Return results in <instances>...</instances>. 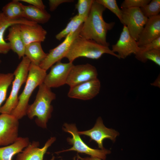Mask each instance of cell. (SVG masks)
Returning <instances> with one entry per match:
<instances>
[{"instance_id":"30bf717a","label":"cell","mask_w":160,"mask_h":160,"mask_svg":"<svg viewBox=\"0 0 160 160\" xmlns=\"http://www.w3.org/2000/svg\"><path fill=\"white\" fill-rule=\"evenodd\" d=\"M74 65L73 63H63L60 61L51 67L43 83L49 88L59 87L66 84L70 71Z\"/></svg>"},{"instance_id":"1f68e13d","label":"cell","mask_w":160,"mask_h":160,"mask_svg":"<svg viewBox=\"0 0 160 160\" xmlns=\"http://www.w3.org/2000/svg\"><path fill=\"white\" fill-rule=\"evenodd\" d=\"M2 12L7 18L9 20L17 19L14 15L10 2L3 7Z\"/></svg>"},{"instance_id":"f35d334b","label":"cell","mask_w":160,"mask_h":160,"mask_svg":"<svg viewBox=\"0 0 160 160\" xmlns=\"http://www.w3.org/2000/svg\"><path fill=\"white\" fill-rule=\"evenodd\" d=\"M1 60L0 59V63H1Z\"/></svg>"},{"instance_id":"8fae6325","label":"cell","mask_w":160,"mask_h":160,"mask_svg":"<svg viewBox=\"0 0 160 160\" xmlns=\"http://www.w3.org/2000/svg\"><path fill=\"white\" fill-rule=\"evenodd\" d=\"M96 68L89 63L74 65L68 75L66 84L70 87L97 78Z\"/></svg>"},{"instance_id":"44dd1931","label":"cell","mask_w":160,"mask_h":160,"mask_svg":"<svg viewBox=\"0 0 160 160\" xmlns=\"http://www.w3.org/2000/svg\"><path fill=\"white\" fill-rule=\"evenodd\" d=\"M25 18L37 24H44L48 22L50 15L45 9H42L31 5H25L21 4Z\"/></svg>"},{"instance_id":"cb8c5ba5","label":"cell","mask_w":160,"mask_h":160,"mask_svg":"<svg viewBox=\"0 0 160 160\" xmlns=\"http://www.w3.org/2000/svg\"><path fill=\"white\" fill-rule=\"evenodd\" d=\"M136 59L145 63L150 60L158 65L160 66V50L153 49L143 52H138L135 55Z\"/></svg>"},{"instance_id":"d6a6232c","label":"cell","mask_w":160,"mask_h":160,"mask_svg":"<svg viewBox=\"0 0 160 160\" xmlns=\"http://www.w3.org/2000/svg\"><path fill=\"white\" fill-rule=\"evenodd\" d=\"M87 18L78 16L76 15L72 26L70 34H72L76 31L83 23Z\"/></svg>"},{"instance_id":"e575fe53","label":"cell","mask_w":160,"mask_h":160,"mask_svg":"<svg viewBox=\"0 0 160 160\" xmlns=\"http://www.w3.org/2000/svg\"><path fill=\"white\" fill-rule=\"evenodd\" d=\"M21 1L30 4L35 7L42 9H45V6L41 0H20Z\"/></svg>"},{"instance_id":"f1b7e54d","label":"cell","mask_w":160,"mask_h":160,"mask_svg":"<svg viewBox=\"0 0 160 160\" xmlns=\"http://www.w3.org/2000/svg\"><path fill=\"white\" fill-rule=\"evenodd\" d=\"M14 15L17 19L25 18L21 3L18 0H13L10 2ZM26 19V18H25Z\"/></svg>"},{"instance_id":"5bb4252c","label":"cell","mask_w":160,"mask_h":160,"mask_svg":"<svg viewBox=\"0 0 160 160\" xmlns=\"http://www.w3.org/2000/svg\"><path fill=\"white\" fill-rule=\"evenodd\" d=\"M100 87V81L97 78L70 87L68 95L71 98L90 100L98 94Z\"/></svg>"},{"instance_id":"6da1fadb","label":"cell","mask_w":160,"mask_h":160,"mask_svg":"<svg viewBox=\"0 0 160 160\" xmlns=\"http://www.w3.org/2000/svg\"><path fill=\"white\" fill-rule=\"evenodd\" d=\"M105 9L96 0L93 1L89 14L82 24L79 36L109 47V44L106 41L107 34L113 28L115 23H107L103 19V14Z\"/></svg>"},{"instance_id":"2e32d148","label":"cell","mask_w":160,"mask_h":160,"mask_svg":"<svg viewBox=\"0 0 160 160\" xmlns=\"http://www.w3.org/2000/svg\"><path fill=\"white\" fill-rule=\"evenodd\" d=\"M160 37V14L148 18L138 39L140 47L149 43Z\"/></svg>"},{"instance_id":"603a6c76","label":"cell","mask_w":160,"mask_h":160,"mask_svg":"<svg viewBox=\"0 0 160 160\" xmlns=\"http://www.w3.org/2000/svg\"><path fill=\"white\" fill-rule=\"evenodd\" d=\"M14 78L13 73H0V108L5 99L8 88Z\"/></svg>"},{"instance_id":"8d00e7d4","label":"cell","mask_w":160,"mask_h":160,"mask_svg":"<svg viewBox=\"0 0 160 160\" xmlns=\"http://www.w3.org/2000/svg\"><path fill=\"white\" fill-rule=\"evenodd\" d=\"M60 160H63L61 159ZM73 160H90V157H86L85 158H82L78 154L77 156H75L73 158Z\"/></svg>"},{"instance_id":"d4e9b609","label":"cell","mask_w":160,"mask_h":160,"mask_svg":"<svg viewBox=\"0 0 160 160\" xmlns=\"http://www.w3.org/2000/svg\"><path fill=\"white\" fill-rule=\"evenodd\" d=\"M145 16L149 18L159 15L160 0H152L144 7L140 8Z\"/></svg>"},{"instance_id":"484cf974","label":"cell","mask_w":160,"mask_h":160,"mask_svg":"<svg viewBox=\"0 0 160 160\" xmlns=\"http://www.w3.org/2000/svg\"><path fill=\"white\" fill-rule=\"evenodd\" d=\"M96 1L115 14L122 23V10L119 8L116 0H96Z\"/></svg>"},{"instance_id":"ac0fdd59","label":"cell","mask_w":160,"mask_h":160,"mask_svg":"<svg viewBox=\"0 0 160 160\" xmlns=\"http://www.w3.org/2000/svg\"><path fill=\"white\" fill-rule=\"evenodd\" d=\"M37 23L25 18L9 20L7 18L2 12H0V54H6L11 50L8 42L4 38L7 29L11 25L15 24H24L33 25Z\"/></svg>"},{"instance_id":"3957f363","label":"cell","mask_w":160,"mask_h":160,"mask_svg":"<svg viewBox=\"0 0 160 160\" xmlns=\"http://www.w3.org/2000/svg\"><path fill=\"white\" fill-rule=\"evenodd\" d=\"M104 54H108L120 59L108 47L100 44L95 41L84 38L79 35L71 43L65 57L69 62L73 63L80 57L97 59Z\"/></svg>"},{"instance_id":"e0dca14e","label":"cell","mask_w":160,"mask_h":160,"mask_svg":"<svg viewBox=\"0 0 160 160\" xmlns=\"http://www.w3.org/2000/svg\"><path fill=\"white\" fill-rule=\"evenodd\" d=\"M21 36L25 46L34 42H42L44 41L47 31L42 27L37 24L30 25L20 24Z\"/></svg>"},{"instance_id":"d6986e66","label":"cell","mask_w":160,"mask_h":160,"mask_svg":"<svg viewBox=\"0 0 160 160\" xmlns=\"http://www.w3.org/2000/svg\"><path fill=\"white\" fill-rule=\"evenodd\" d=\"M6 40H8L11 50L15 53L19 59L25 56V46L21 36L20 24L12 25L9 28Z\"/></svg>"},{"instance_id":"f546056e","label":"cell","mask_w":160,"mask_h":160,"mask_svg":"<svg viewBox=\"0 0 160 160\" xmlns=\"http://www.w3.org/2000/svg\"><path fill=\"white\" fill-rule=\"evenodd\" d=\"M76 17V15L72 17L65 28L55 36V38L57 40H60L64 38H65L70 34L73 22Z\"/></svg>"},{"instance_id":"7a4b0ae2","label":"cell","mask_w":160,"mask_h":160,"mask_svg":"<svg viewBox=\"0 0 160 160\" xmlns=\"http://www.w3.org/2000/svg\"><path fill=\"white\" fill-rule=\"evenodd\" d=\"M35 100L29 105L26 115L30 119L36 117L35 122L38 126L45 129L51 118L53 107L52 101L56 98L55 94L43 83L39 86Z\"/></svg>"},{"instance_id":"277c9868","label":"cell","mask_w":160,"mask_h":160,"mask_svg":"<svg viewBox=\"0 0 160 160\" xmlns=\"http://www.w3.org/2000/svg\"><path fill=\"white\" fill-rule=\"evenodd\" d=\"M47 74L46 71L31 63L25 87L18 97L17 104L11 115L18 120L26 115L30 97L35 88L43 83Z\"/></svg>"},{"instance_id":"4fadbf2b","label":"cell","mask_w":160,"mask_h":160,"mask_svg":"<svg viewBox=\"0 0 160 160\" xmlns=\"http://www.w3.org/2000/svg\"><path fill=\"white\" fill-rule=\"evenodd\" d=\"M140 50L137 41L130 35L127 26L124 25L119 38L112 45V50L117 53L120 58L124 59L132 54L135 55Z\"/></svg>"},{"instance_id":"7402d4cb","label":"cell","mask_w":160,"mask_h":160,"mask_svg":"<svg viewBox=\"0 0 160 160\" xmlns=\"http://www.w3.org/2000/svg\"><path fill=\"white\" fill-rule=\"evenodd\" d=\"M40 42L31 43L25 46V56L31 63L39 66L46 57L47 53L43 51Z\"/></svg>"},{"instance_id":"ffe728a7","label":"cell","mask_w":160,"mask_h":160,"mask_svg":"<svg viewBox=\"0 0 160 160\" xmlns=\"http://www.w3.org/2000/svg\"><path fill=\"white\" fill-rule=\"evenodd\" d=\"M29 143L28 137H19L13 143L0 147V160H12L15 155L22 152Z\"/></svg>"},{"instance_id":"74e56055","label":"cell","mask_w":160,"mask_h":160,"mask_svg":"<svg viewBox=\"0 0 160 160\" xmlns=\"http://www.w3.org/2000/svg\"><path fill=\"white\" fill-rule=\"evenodd\" d=\"M90 160H103L97 157H90Z\"/></svg>"},{"instance_id":"5b68a950","label":"cell","mask_w":160,"mask_h":160,"mask_svg":"<svg viewBox=\"0 0 160 160\" xmlns=\"http://www.w3.org/2000/svg\"><path fill=\"white\" fill-rule=\"evenodd\" d=\"M31 63L29 60L24 56L15 70L11 90L5 103L0 108L1 113L10 114L16 107L18 101V92L22 85L26 81Z\"/></svg>"},{"instance_id":"4316f807","label":"cell","mask_w":160,"mask_h":160,"mask_svg":"<svg viewBox=\"0 0 160 160\" xmlns=\"http://www.w3.org/2000/svg\"><path fill=\"white\" fill-rule=\"evenodd\" d=\"M94 0H79L75 5L78 16L87 18L89 14Z\"/></svg>"},{"instance_id":"836d02e7","label":"cell","mask_w":160,"mask_h":160,"mask_svg":"<svg viewBox=\"0 0 160 160\" xmlns=\"http://www.w3.org/2000/svg\"><path fill=\"white\" fill-rule=\"evenodd\" d=\"M73 1L72 0H49V10L51 12L54 11L60 4L64 3L71 2Z\"/></svg>"},{"instance_id":"4dcf8cb0","label":"cell","mask_w":160,"mask_h":160,"mask_svg":"<svg viewBox=\"0 0 160 160\" xmlns=\"http://www.w3.org/2000/svg\"><path fill=\"white\" fill-rule=\"evenodd\" d=\"M139 47L140 50L138 52H143L153 49L160 50V37L149 43Z\"/></svg>"},{"instance_id":"7c38bea8","label":"cell","mask_w":160,"mask_h":160,"mask_svg":"<svg viewBox=\"0 0 160 160\" xmlns=\"http://www.w3.org/2000/svg\"><path fill=\"white\" fill-rule=\"evenodd\" d=\"M78 133L80 135H84L89 137L91 140L96 143L99 148L100 149L104 148L103 145L104 139L108 138L114 141L119 135V133L116 130L106 127L100 117L97 118L92 128L86 131H78Z\"/></svg>"},{"instance_id":"9c48e42d","label":"cell","mask_w":160,"mask_h":160,"mask_svg":"<svg viewBox=\"0 0 160 160\" xmlns=\"http://www.w3.org/2000/svg\"><path fill=\"white\" fill-rule=\"evenodd\" d=\"M18 120L11 114L0 115V146L11 144L19 137Z\"/></svg>"},{"instance_id":"52a82bcc","label":"cell","mask_w":160,"mask_h":160,"mask_svg":"<svg viewBox=\"0 0 160 160\" xmlns=\"http://www.w3.org/2000/svg\"><path fill=\"white\" fill-rule=\"evenodd\" d=\"M121 9L122 23L127 26L130 35L137 41L148 18L144 15L140 8Z\"/></svg>"},{"instance_id":"9a60e30c","label":"cell","mask_w":160,"mask_h":160,"mask_svg":"<svg viewBox=\"0 0 160 160\" xmlns=\"http://www.w3.org/2000/svg\"><path fill=\"white\" fill-rule=\"evenodd\" d=\"M56 140L55 137H51L41 148L39 147L40 143L38 141L30 142L22 152L17 154L16 160H43L48 149Z\"/></svg>"},{"instance_id":"ba28073f","label":"cell","mask_w":160,"mask_h":160,"mask_svg":"<svg viewBox=\"0 0 160 160\" xmlns=\"http://www.w3.org/2000/svg\"><path fill=\"white\" fill-rule=\"evenodd\" d=\"M82 24L75 32L68 35L61 44L50 49L39 66L47 71L55 63L65 57L71 43L79 35Z\"/></svg>"},{"instance_id":"8992f818","label":"cell","mask_w":160,"mask_h":160,"mask_svg":"<svg viewBox=\"0 0 160 160\" xmlns=\"http://www.w3.org/2000/svg\"><path fill=\"white\" fill-rule=\"evenodd\" d=\"M62 129L64 131L70 133L72 135V137H68L67 140L68 143L72 145V146L70 148L56 153L74 151L78 153H85L90 156L91 157H97L103 160H105L107 155L111 153L110 151L105 148L95 149L88 146L81 138L75 124L65 123L63 125Z\"/></svg>"},{"instance_id":"d590c367","label":"cell","mask_w":160,"mask_h":160,"mask_svg":"<svg viewBox=\"0 0 160 160\" xmlns=\"http://www.w3.org/2000/svg\"><path fill=\"white\" fill-rule=\"evenodd\" d=\"M151 85L155 87L160 88V75H159L153 83L151 84Z\"/></svg>"},{"instance_id":"83f0119b","label":"cell","mask_w":160,"mask_h":160,"mask_svg":"<svg viewBox=\"0 0 160 160\" xmlns=\"http://www.w3.org/2000/svg\"><path fill=\"white\" fill-rule=\"evenodd\" d=\"M150 0H125L121 4V8H129L144 7L151 1Z\"/></svg>"}]
</instances>
